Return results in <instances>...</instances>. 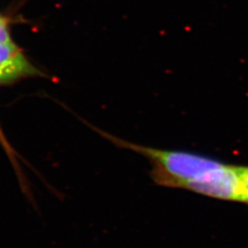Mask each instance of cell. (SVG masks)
Listing matches in <instances>:
<instances>
[{
  "label": "cell",
  "mask_w": 248,
  "mask_h": 248,
  "mask_svg": "<svg viewBox=\"0 0 248 248\" xmlns=\"http://www.w3.org/2000/svg\"><path fill=\"white\" fill-rule=\"evenodd\" d=\"M47 78L45 73L27 59L15 44H0V84H12L28 78Z\"/></svg>",
  "instance_id": "6da1fadb"
},
{
  "label": "cell",
  "mask_w": 248,
  "mask_h": 248,
  "mask_svg": "<svg viewBox=\"0 0 248 248\" xmlns=\"http://www.w3.org/2000/svg\"><path fill=\"white\" fill-rule=\"evenodd\" d=\"M0 44L2 45L14 44L11 38L10 31H9V21L1 14H0Z\"/></svg>",
  "instance_id": "7a4b0ae2"
},
{
  "label": "cell",
  "mask_w": 248,
  "mask_h": 248,
  "mask_svg": "<svg viewBox=\"0 0 248 248\" xmlns=\"http://www.w3.org/2000/svg\"><path fill=\"white\" fill-rule=\"evenodd\" d=\"M240 178L248 194V167H238Z\"/></svg>",
  "instance_id": "277c9868"
},
{
  "label": "cell",
  "mask_w": 248,
  "mask_h": 248,
  "mask_svg": "<svg viewBox=\"0 0 248 248\" xmlns=\"http://www.w3.org/2000/svg\"><path fill=\"white\" fill-rule=\"evenodd\" d=\"M0 86H1V84H0ZM0 142H1V144L4 146L5 151L7 152L8 155H9V157H10V159L12 161L13 166L15 167V169H17V167L18 166V163L17 162V159H16V156H17V155H16V154L13 152L12 148L10 147L9 142L6 140V138H5V136H4V133H3L2 130H1V127H0Z\"/></svg>",
  "instance_id": "3957f363"
}]
</instances>
